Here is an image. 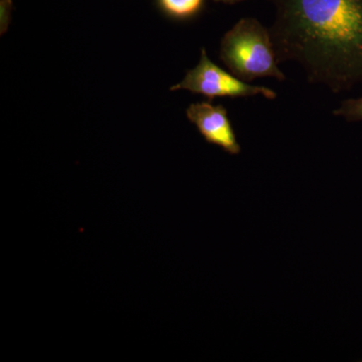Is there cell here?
<instances>
[{
    "label": "cell",
    "instance_id": "obj_1",
    "mask_svg": "<svg viewBox=\"0 0 362 362\" xmlns=\"http://www.w3.org/2000/svg\"><path fill=\"white\" fill-rule=\"evenodd\" d=\"M278 63L294 61L309 82L345 92L362 84V0H271Z\"/></svg>",
    "mask_w": 362,
    "mask_h": 362
},
{
    "label": "cell",
    "instance_id": "obj_2",
    "mask_svg": "<svg viewBox=\"0 0 362 362\" xmlns=\"http://www.w3.org/2000/svg\"><path fill=\"white\" fill-rule=\"evenodd\" d=\"M220 57L230 73L244 82L265 77L286 80L278 68L270 30L256 18H242L223 35Z\"/></svg>",
    "mask_w": 362,
    "mask_h": 362
},
{
    "label": "cell",
    "instance_id": "obj_3",
    "mask_svg": "<svg viewBox=\"0 0 362 362\" xmlns=\"http://www.w3.org/2000/svg\"><path fill=\"white\" fill-rule=\"evenodd\" d=\"M187 90L194 94L204 95L207 102H213L218 97H252L262 95L268 100L277 98V94L269 88L254 86L244 82L214 64L202 49L199 63L187 71L180 83L173 86L170 90Z\"/></svg>",
    "mask_w": 362,
    "mask_h": 362
},
{
    "label": "cell",
    "instance_id": "obj_4",
    "mask_svg": "<svg viewBox=\"0 0 362 362\" xmlns=\"http://www.w3.org/2000/svg\"><path fill=\"white\" fill-rule=\"evenodd\" d=\"M187 117L207 143L221 147L230 156H239L242 148L225 107L199 102L188 107Z\"/></svg>",
    "mask_w": 362,
    "mask_h": 362
},
{
    "label": "cell",
    "instance_id": "obj_5",
    "mask_svg": "<svg viewBox=\"0 0 362 362\" xmlns=\"http://www.w3.org/2000/svg\"><path fill=\"white\" fill-rule=\"evenodd\" d=\"M162 11L176 20L194 18L204 6V0H158Z\"/></svg>",
    "mask_w": 362,
    "mask_h": 362
},
{
    "label": "cell",
    "instance_id": "obj_6",
    "mask_svg": "<svg viewBox=\"0 0 362 362\" xmlns=\"http://www.w3.org/2000/svg\"><path fill=\"white\" fill-rule=\"evenodd\" d=\"M335 116H341L350 122L362 121V97L345 100L341 106L333 112Z\"/></svg>",
    "mask_w": 362,
    "mask_h": 362
},
{
    "label": "cell",
    "instance_id": "obj_7",
    "mask_svg": "<svg viewBox=\"0 0 362 362\" xmlns=\"http://www.w3.org/2000/svg\"><path fill=\"white\" fill-rule=\"evenodd\" d=\"M11 0H0V28L1 35L6 32L11 23Z\"/></svg>",
    "mask_w": 362,
    "mask_h": 362
},
{
    "label": "cell",
    "instance_id": "obj_8",
    "mask_svg": "<svg viewBox=\"0 0 362 362\" xmlns=\"http://www.w3.org/2000/svg\"><path fill=\"white\" fill-rule=\"evenodd\" d=\"M216 2H223V4H237V2L243 1V0H214Z\"/></svg>",
    "mask_w": 362,
    "mask_h": 362
}]
</instances>
